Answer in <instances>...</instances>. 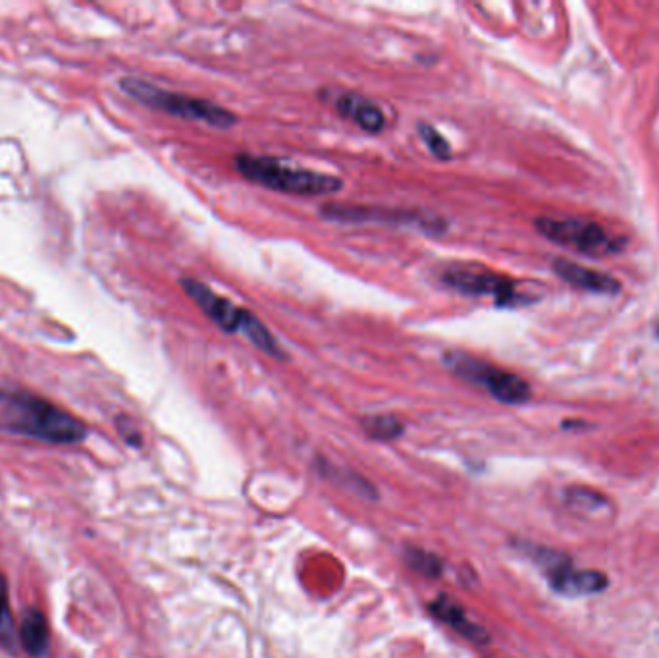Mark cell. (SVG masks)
Listing matches in <instances>:
<instances>
[{
	"mask_svg": "<svg viewBox=\"0 0 659 658\" xmlns=\"http://www.w3.org/2000/svg\"><path fill=\"white\" fill-rule=\"evenodd\" d=\"M0 427L53 444H76L87 437L76 415L26 390H0Z\"/></svg>",
	"mask_w": 659,
	"mask_h": 658,
	"instance_id": "6da1fadb",
	"label": "cell"
},
{
	"mask_svg": "<svg viewBox=\"0 0 659 658\" xmlns=\"http://www.w3.org/2000/svg\"><path fill=\"white\" fill-rule=\"evenodd\" d=\"M234 165L243 178L272 192L318 197L340 192L343 188L338 176L290 166L272 157L241 153L234 159Z\"/></svg>",
	"mask_w": 659,
	"mask_h": 658,
	"instance_id": "7a4b0ae2",
	"label": "cell"
},
{
	"mask_svg": "<svg viewBox=\"0 0 659 658\" xmlns=\"http://www.w3.org/2000/svg\"><path fill=\"white\" fill-rule=\"evenodd\" d=\"M120 87L141 105H147L151 109L168 112L172 116L184 118V120H195L203 122L212 128H232L238 122V116L216 103L187 97L182 93L160 89L153 83L143 82L137 78H124Z\"/></svg>",
	"mask_w": 659,
	"mask_h": 658,
	"instance_id": "3957f363",
	"label": "cell"
},
{
	"mask_svg": "<svg viewBox=\"0 0 659 658\" xmlns=\"http://www.w3.org/2000/svg\"><path fill=\"white\" fill-rule=\"evenodd\" d=\"M446 363L455 375L463 377L469 383L482 386L501 404L517 406V404H525L530 398V386L525 379L496 365H490L486 361L459 352L448 354Z\"/></svg>",
	"mask_w": 659,
	"mask_h": 658,
	"instance_id": "277c9868",
	"label": "cell"
},
{
	"mask_svg": "<svg viewBox=\"0 0 659 658\" xmlns=\"http://www.w3.org/2000/svg\"><path fill=\"white\" fill-rule=\"evenodd\" d=\"M536 230L550 242L559 246L571 247L584 255L604 257L619 251L623 244L611 236L606 228L588 219H552L540 217L534 220Z\"/></svg>",
	"mask_w": 659,
	"mask_h": 658,
	"instance_id": "5b68a950",
	"label": "cell"
},
{
	"mask_svg": "<svg viewBox=\"0 0 659 658\" xmlns=\"http://www.w3.org/2000/svg\"><path fill=\"white\" fill-rule=\"evenodd\" d=\"M528 554L546 570L550 585L557 593L567 597L594 595L606 591L609 585L604 572L598 570H577L571 566V560L563 554L542 547H528Z\"/></svg>",
	"mask_w": 659,
	"mask_h": 658,
	"instance_id": "8992f818",
	"label": "cell"
},
{
	"mask_svg": "<svg viewBox=\"0 0 659 658\" xmlns=\"http://www.w3.org/2000/svg\"><path fill=\"white\" fill-rule=\"evenodd\" d=\"M442 282L467 296H490L498 305H515L519 294L515 282L476 265H451L442 273Z\"/></svg>",
	"mask_w": 659,
	"mask_h": 658,
	"instance_id": "52a82bcc",
	"label": "cell"
},
{
	"mask_svg": "<svg viewBox=\"0 0 659 658\" xmlns=\"http://www.w3.org/2000/svg\"><path fill=\"white\" fill-rule=\"evenodd\" d=\"M185 294L201 307V311L224 332H239L247 309H241L224 296H218L207 284L197 278L182 280Z\"/></svg>",
	"mask_w": 659,
	"mask_h": 658,
	"instance_id": "ba28073f",
	"label": "cell"
},
{
	"mask_svg": "<svg viewBox=\"0 0 659 658\" xmlns=\"http://www.w3.org/2000/svg\"><path fill=\"white\" fill-rule=\"evenodd\" d=\"M336 110L343 118L351 120L355 126H359L369 134H380L386 128L384 110L359 93L353 91L340 93V97L336 99Z\"/></svg>",
	"mask_w": 659,
	"mask_h": 658,
	"instance_id": "9c48e42d",
	"label": "cell"
},
{
	"mask_svg": "<svg viewBox=\"0 0 659 658\" xmlns=\"http://www.w3.org/2000/svg\"><path fill=\"white\" fill-rule=\"evenodd\" d=\"M554 271L561 280L569 282L571 286H575L579 290H586V292L615 296L621 290V284L617 278L594 271V269H588V267H582L573 261L557 259L554 263Z\"/></svg>",
	"mask_w": 659,
	"mask_h": 658,
	"instance_id": "30bf717a",
	"label": "cell"
},
{
	"mask_svg": "<svg viewBox=\"0 0 659 658\" xmlns=\"http://www.w3.org/2000/svg\"><path fill=\"white\" fill-rule=\"evenodd\" d=\"M20 645L26 649L27 655L33 658H43L49 653L51 630L45 614L37 608H31L24 616L20 628Z\"/></svg>",
	"mask_w": 659,
	"mask_h": 658,
	"instance_id": "8fae6325",
	"label": "cell"
},
{
	"mask_svg": "<svg viewBox=\"0 0 659 658\" xmlns=\"http://www.w3.org/2000/svg\"><path fill=\"white\" fill-rule=\"evenodd\" d=\"M430 612H432L438 620L446 622L449 628H453V630L459 631L461 635L469 637L471 641H475V643H486V639H488L486 631L482 630V628H478L476 624H473V622L467 618V614L463 612V608H461L459 604L453 603L448 597H440V599H436L434 603L430 604Z\"/></svg>",
	"mask_w": 659,
	"mask_h": 658,
	"instance_id": "7c38bea8",
	"label": "cell"
},
{
	"mask_svg": "<svg viewBox=\"0 0 659 658\" xmlns=\"http://www.w3.org/2000/svg\"><path fill=\"white\" fill-rule=\"evenodd\" d=\"M239 332H243V334L247 336V340H249L255 348H259L261 352H264L266 356L278 357V359H282V357L286 356L284 350L280 348V344L276 342L274 334L264 327L263 321H261L257 315H253V313L247 311Z\"/></svg>",
	"mask_w": 659,
	"mask_h": 658,
	"instance_id": "4fadbf2b",
	"label": "cell"
},
{
	"mask_svg": "<svg viewBox=\"0 0 659 658\" xmlns=\"http://www.w3.org/2000/svg\"><path fill=\"white\" fill-rule=\"evenodd\" d=\"M0 647L10 655H16L20 649V631L16 630L14 616L8 601V583L0 574Z\"/></svg>",
	"mask_w": 659,
	"mask_h": 658,
	"instance_id": "5bb4252c",
	"label": "cell"
},
{
	"mask_svg": "<svg viewBox=\"0 0 659 658\" xmlns=\"http://www.w3.org/2000/svg\"><path fill=\"white\" fill-rule=\"evenodd\" d=\"M363 427L369 437L382 442L396 440L403 435V423L394 415H370L363 419Z\"/></svg>",
	"mask_w": 659,
	"mask_h": 658,
	"instance_id": "9a60e30c",
	"label": "cell"
},
{
	"mask_svg": "<svg viewBox=\"0 0 659 658\" xmlns=\"http://www.w3.org/2000/svg\"><path fill=\"white\" fill-rule=\"evenodd\" d=\"M567 504L577 508L580 512H598L607 504V498L604 494L596 493L586 487H573L565 493Z\"/></svg>",
	"mask_w": 659,
	"mask_h": 658,
	"instance_id": "2e32d148",
	"label": "cell"
},
{
	"mask_svg": "<svg viewBox=\"0 0 659 658\" xmlns=\"http://www.w3.org/2000/svg\"><path fill=\"white\" fill-rule=\"evenodd\" d=\"M405 556H407L409 566H411L413 570H417L422 576L438 577L442 574V570H444L440 558L434 556V554H430V552L409 549L405 552Z\"/></svg>",
	"mask_w": 659,
	"mask_h": 658,
	"instance_id": "e0dca14e",
	"label": "cell"
},
{
	"mask_svg": "<svg viewBox=\"0 0 659 658\" xmlns=\"http://www.w3.org/2000/svg\"><path fill=\"white\" fill-rule=\"evenodd\" d=\"M417 132L421 136L422 143L430 149V153L434 157H438V159L451 157V145H449L448 139L444 138L434 126H430L428 122H419Z\"/></svg>",
	"mask_w": 659,
	"mask_h": 658,
	"instance_id": "ac0fdd59",
	"label": "cell"
},
{
	"mask_svg": "<svg viewBox=\"0 0 659 658\" xmlns=\"http://www.w3.org/2000/svg\"><path fill=\"white\" fill-rule=\"evenodd\" d=\"M118 431L126 439V442H130L133 446H139L141 444V435H139L137 427L133 425L132 421L126 415L118 417Z\"/></svg>",
	"mask_w": 659,
	"mask_h": 658,
	"instance_id": "d6986e66",
	"label": "cell"
},
{
	"mask_svg": "<svg viewBox=\"0 0 659 658\" xmlns=\"http://www.w3.org/2000/svg\"><path fill=\"white\" fill-rule=\"evenodd\" d=\"M658 338H659V321H658Z\"/></svg>",
	"mask_w": 659,
	"mask_h": 658,
	"instance_id": "ffe728a7",
	"label": "cell"
}]
</instances>
